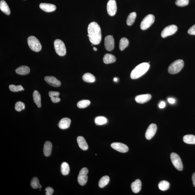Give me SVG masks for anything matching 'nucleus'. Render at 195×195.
<instances>
[{"label":"nucleus","instance_id":"f257e3e1","mask_svg":"<svg viewBox=\"0 0 195 195\" xmlns=\"http://www.w3.org/2000/svg\"><path fill=\"white\" fill-rule=\"evenodd\" d=\"M88 36L92 44L98 45L102 39L101 31L100 26L97 22H93L89 25Z\"/></svg>","mask_w":195,"mask_h":195},{"label":"nucleus","instance_id":"f03ea898","mask_svg":"<svg viewBox=\"0 0 195 195\" xmlns=\"http://www.w3.org/2000/svg\"><path fill=\"white\" fill-rule=\"evenodd\" d=\"M150 68V64L147 63H143L137 65L130 74V78L136 79L140 78L147 72Z\"/></svg>","mask_w":195,"mask_h":195},{"label":"nucleus","instance_id":"7ed1b4c3","mask_svg":"<svg viewBox=\"0 0 195 195\" xmlns=\"http://www.w3.org/2000/svg\"><path fill=\"white\" fill-rule=\"evenodd\" d=\"M184 66L183 60H177L170 64L168 67V72L170 74H176L182 70Z\"/></svg>","mask_w":195,"mask_h":195},{"label":"nucleus","instance_id":"20e7f679","mask_svg":"<svg viewBox=\"0 0 195 195\" xmlns=\"http://www.w3.org/2000/svg\"><path fill=\"white\" fill-rule=\"evenodd\" d=\"M28 43L32 51L38 52L41 51L42 46L39 40L34 36H29L28 38Z\"/></svg>","mask_w":195,"mask_h":195},{"label":"nucleus","instance_id":"39448f33","mask_svg":"<svg viewBox=\"0 0 195 195\" xmlns=\"http://www.w3.org/2000/svg\"><path fill=\"white\" fill-rule=\"evenodd\" d=\"M54 46L56 53L60 56H64L66 54V48L65 44L61 40L57 39L54 42Z\"/></svg>","mask_w":195,"mask_h":195},{"label":"nucleus","instance_id":"423d86ee","mask_svg":"<svg viewBox=\"0 0 195 195\" xmlns=\"http://www.w3.org/2000/svg\"><path fill=\"white\" fill-rule=\"evenodd\" d=\"M155 21L154 15L149 14L146 16L141 23L140 27L142 30H145L152 25Z\"/></svg>","mask_w":195,"mask_h":195},{"label":"nucleus","instance_id":"0eeeda50","mask_svg":"<svg viewBox=\"0 0 195 195\" xmlns=\"http://www.w3.org/2000/svg\"><path fill=\"white\" fill-rule=\"evenodd\" d=\"M170 159L175 168L179 171L183 170V165L180 156L176 153H172L170 154Z\"/></svg>","mask_w":195,"mask_h":195},{"label":"nucleus","instance_id":"6e6552de","mask_svg":"<svg viewBox=\"0 0 195 195\" xmlns=\"http://www.w3.org/2000/svg\"><path fill=\"white\" fill-rule=\"evenodd\" d=\"M88 172V169L86 167L83 168L80 171L77 178L78 182L80 185L83 186L86 183L88 179L87 174Z\"/></svg>","mask_w":195,"mask_h":195},{"label":"nucleus","instance_id":"1a4fd4ad","mask_svg":"<svg viewBox=\"0 0 195 195\" xmlns=\"http://www.w3.org/2000/svg\"><path fill=\"white\" fill-rule=\"evenodd\" d=\"M177 30V26L175 25H171L164 28L161 33L162 37L164 38L168 36L172 35L175 33Z\"/></svg>","mask_w":195,"mask_h":195},{"label":"nucleus","instance_id":"9d476101","mask_svg":"<svg viewBox=\"0 0 195 195\" xmlns=\"http://www.w3.org/2000/svg\"><path fill=\"white\" fill-rule=\"evenodd\" d=\"M107 9L108 13L110 16H114L116 14L117 8L115 0H109L107 3Z\"/></svg>","mask_w":195,"mask_h":195},{"label":"nucleus","instance_id":"9b49d317","mask_svg":"<svg viewBox=\"0 0 195 195\" xmlns=\"http://www.w3.org/2000/svg\"><path fill=\"white\" fill-rule=\"evenodd\" d=\"M104 46L107 51H111L114 49L115 42L114 38L112 36L109 35L106 36L104 39Z\"/></svg>","mask_w":195,"mask_h":195},{"label":"nucleus","instance_id":"f8f14e48","mask_svg":"<svg viewBox=\"0 0 195 195\" xmlns=\"http://www.w3.org/2000/svg\"><path fill=\"white\" fill-rule=\"evenodd\" d=\"M157 129V126L155 124L150 125L146 132V138L148 140H151L156 134Z\"/></svg>","mask_w":195,"mask_h":195},{"label":"nucleus","instance_id":"ddd939ff","mask_svg":"<svg viewBox=\"0 0 195 195\" xmlns=\"http://www.w3.org/2000/svg\"><path fill=\"white\" fill-rule=\"evenodd\" d=\"M111 146L113 149L121 153H126L129 150L128 146L121 143H113L111 144Z\"/></svg>","mask_w":195,"mask_h":195},{"label":"nucleus","instance_id":"4468645a","mask_svg":"<svg viewBox=\"0 0 195 195\" xmlns=\"http://www.w3.org/2000/svg\"><path fill=\"white\" fill-rule=\"evenodd\" d=\"M45 81L51 86L55 87H58L60 86L61 83L54 77L52 76H47L45 77Z\"/></svg>","mask_w":195,"mask_h":195},{"label":"nucleus","instance_id":"2eb2a0df","mask_svg":"<svg viewBox=\"0 0 195 195\" xmlns=\"http://www.w3.org/2000/svg\"><path fill=\"white\" fill-rule=\"evenodd\" d=\"M39 7L42 10L46 13H51L57 9L55 5L49 3H41L39 5Z\"/></svg>","mask_w":195,"mask_h":195},{"label":"nucleus","instance_id":"dca6fc26","mask_svg":"<svg viewBox=\"0 0 195 195\" xmlns=\"http://www.w3.org/2000/svg\"><path fill=\"white\" fill-rule=\"evenodd\" d=\"M151 95L150 94H145L137 96L135 97V101L137 103L143 104L148 102L151 98Z\"/></svg>","mask_w":195,"mask_h":195},{"label":"nucleus","instance_id":"f3484780","mask_svg":"<svg viewBox=\"0 0 195 195\" xmlns=\"http://www.w3.org/2000/svg\"><path fill=\"white\" fill-rule=\"evenodd\" d=\"M71 123V119L68 118H65L61 120L57 125L61 129L65 130L70 127Z\"/></svg>","mask_w":195,"mask_h":195},{"label":"nucleus","instance_id":"a211bd4d","mask_svg":"<svg viewBox=\"0 0 195 195\" xmlns=\"http://www.w3.org/2000/svg\"><path fill=\"white\" fill-rule=\"evenodd\" d=\"M142 184L140 180L137 179L135 182L132 183L131 185L132 191L134 193H138L141 189Z\"/></svg>","mask_w":195,"mask_h":195},{"label":"nucleus","instance_id":"6ab92c4d","mask_svg":"<svg viewBox=\"0 0 195 195\" xmlns=\"http://www.w3.org/2000/svg\"><path fill=\"white\" fill-rule=\"evenodd\" d=\"M30 72V69L26 65H22L17 68L16 70V72L17 74L22 75H25L28 74Z\"/></svg>","mask_w":195,"mask_h":195},{"label":"nucleus","instance_id":"aec40b11","mask_svg":"<svg viewBox=\"0 0 195 195\" xmlns=\"http://www.w3.org/2000/svg\"><path fill=\"white\" fill-rule=\"evenodd\" d=\"M52 149V144L51 142L49 141H47L45 143L43 147V153L45 156L47 157L49 156L51 154Z\"/></svg>","mask_w":195,"mask_h":195},{"label":"nucleus","instance_id":"412c9836","mask_svg":"<svg viewBox=\"0 0 195 195\" xmlns=\"http://www.w3.org/2000/svg\"><path fill=\"white\" fill-rule=\"evenodd\" d=\"M77 142L79 147L83 150H86L88 148V146L84 137L79 136L77 137Z\"/></svg>","mask_w":195,"mask_h":195},{"label":"nucleus","instance_id":"4be33fe9","mask_svg":"<svg viewBox=\"0 0 195 195\" xmlns=\"http://www.w3.org/2000/svg\"><path fill=\"white\" fill-rule=\"evenodd\" d=\"M49 96L52 102L54 103H57L60 102V99L59 98L60 93L58 92L50 91L48 93Z\"/></svg>","mask_w":195,"mask_h":195},{"label":"nucleus","instance_id":"5701e85b","mask_svg":"<svg viewBox=\"0 0 195 195\" xmlns=\"http://www.w3.org/2000/svg\"><path fill=\"white\" fill-rule=\"evenodd\" d=\"M103 61L104 63L108 64L116 62V58L114 55L110 54H106L104 55Z\"/></svg>","mask_w":195,"mask_h":195},{"label":"nucleus","instance_id":"b1692460","mask_svg":"<svg viewBox=\"0 0 195 195\" xmlns=\"http://www.w3.org/2000/svg\"><path fill=\"white\" fill-rule=\"evenodd\" d=\"M33 99L34 101L38 108L41 107V96L37 90H35L33 93Z\"/></svg>","mask_w":195,"mask_h":195},{"label":"nucleus","instance_id":"393cba45","mask_svg":"<svg viewBox=\"0 0 195 195\" xmlns=\"http://www.w3.org/2000/svg\"><path fill=\"white\" fill-rule=\"evenodd\" d=\"M0 9L1 11L7 15H10L11 13L9 7L4 1L2 0L0 1Z\"/></svg>","mask_w":195,"mask_h":195},{"label":"nucleus","instance_id":"a878e982","mask_svg":"<svg viewBox=\"0 0 195 195\" xmlns=\"http://www.w3.org/2000/svg\"><path fill=\"white\" fill-rule=\"evenodd\" d=\"M83 79L84 81L88 83H93L95 82V76L89 73H86L83 75Z\"/></svg>","mask_w":195,"mask_h":195},{"label":"nucleus","instance_id":"bb28decb","mask_svg":"<svg viewBox=\"0 0 195 195\" xmlns=\"http://www.w3.org/2000/svg\"><path fill=\"white\" fill-rule=\"evenodd\" d=\"M183 140L186 144H195V136L194 135H185Z\"/></svg>","mask_w":195,"mask_h":195},{"label":"nucleus","instance_id":"cd10ccee","mask_svg":"<svg viewBox=\"0 0 195 195\" xmlns=\"http://www.w3.org/2000/svg\"><path fill=\"white\" fill-rule=\"evenodd\" d=\"M70 170V168L68 164L65 162L63 163L61 166V171L62 175L65 176L68 174Z\"/></svg>","mask_w":195,"mask_h":195},{"label":"nucleus","instance_id":"c85d7f7f","mask_svg":"<svg viewBox=\"0 0 195 195\" xmlns=\"http://www.w3.org/2000/svg\"><path fill=\"white\" fill-rule=\"evenodd\" d=\"M136 16V13L135 12H133V13H130L127 17V24L129 26H131L133 25L135 22Z\"/></svg>","mask_w":195,"mask_h":195},{"label":"nucleus","instance_id":"c756f323","mask_svg":"<svg viewBox=\"0 0 195 195\" xmlns=\"http://www.w3.org/2000/svg\"><path fill=\"white\" fill-rule=\"evenodd\" d=\"M109 181V178L107 176H105L100 179L99 182V186L100 188H103L108 184Z\"/></svg>","mask_w":195,"mask_h":195},{"label":"nucleus","instance_id":"7c9ffc66","mask_svg":"<svg viewBox=\"0 0 195 195\" xmlns=\"http://www.w3.org/2000/svg\"><path fill=\"white\" fill-rule=\"evenodd\" d=\"M31 185L32 188L36 189H40L42 186L39 184V181L38 179L36 177H34L31 181Z\"/></svg>","mask_w":195,"mask_h":195},{"label":"nucleus","instance_id":"2f4dec72","mask_svg":"<svg viewBox=\"0 0 195 195\" xmlns=\"http://www.w3.org/2000/svg\"><path fill=\"white\" fill-rule=\"evenodd\" d=\"M129 42L127 38L123 37L121 38L120 41L119 48L121 51H123L128 46Z\"/></svg>","mask_w":195,"mask_h":195},{"label":"nucleus","instance_id":"473e14b6","mask_svg":"<svg viewBox=\"0 0 195 195\" xmlns=\"http://www.w3.org/2000/svg\"><path fill=\"white\" fill-rule=\"evenodd\" d=\"M170 186L169 183L165 180L161 181L158 184V187H159V189L162 191L167 190L170 187Z\"/></svg>","mask_w":195,"mask_h":195},{"label":"nucleus","instance_id":"72a5a7b5","mask_svg":"<svg viewBox=\"0 0 195 195\" xmlns=\"http://www.w3.org/2000/svg\"><path fill=\"white\" fill-rule=\"evenodd\" d=\"M107 122V119L103 116L97 117L95 119V124L98 125H103Z\"/></svg>","mask_w":195,"mask_h":195},{"label":"nucleus","instance_id":"f704fd0d","mask_svg":"<svg viewBox=\"0 0 195 195\" xmlns=\"http://www.w3.org/2000/svg\"><path fill=\"white\" fill-rule=\"evenodd\" d=\"M90 102L88 100H83L78 102L77 106L79 108H85L90 105Z\"/></svg>","mask_w":195,"mask_h":195},{"label":"nucleus","instance_id":"c9c22d12","mask_svg":"<svg viewBox=\"0 0 195 195\" xmlns=\"http://www.w3.org/2000/svg\"><path fill=\"white\" fill-rule=\"evenodd\" d=\"M9 89L11 91L14 92L22 91L24 90L23 87L21 85L16 86L14 85H11L9 86Z\"/></svg>","mask_w":195,"mask_h":195},{"label":"nucleus","instance_id":"e433bc0d","mask_svg":"<svg viewBox=\"0 0 195 195\" xmlns=\"http://www.w3.org/2000/svg\"><path fill=\"white\" fill-rule=\"evenodd\" d=\"M25 109V104L24 103L21 101L17 102L15 105V110L18 112H20Z\"/></svg>","mask_w":195,"mask_h":195},{"label":"nucleus","instance_id":"4c0bfd02","mask_svg":"<svg viewBox=\"0 0 195 195\" xmlns=\"http://www.w3.org/2000/svg\"><path fill=\"white\" fill-rule=\"evenodd\" d=\"M189 2V0H176L175 3L178 6L184 7L187 6Z\"/></svg>","mask_w":195,"mask_h":195},{"label":"nucleus","instance_id":"58836bf2","mask_svg":"<svg viewBox=\"0 0 195 195\" xmlns=\"http://www.w3.org/2000/svg\"><path fill=\"white\" fill-rule=\"evenodd\" d=\"M45 191H46V195H52L54 192V189L51 187H47Z\"/></svg>","mask_w":195,"mask_h":195},{"label":"nucleus","instance_id":"ea45409f","mask_svg":"<svg viewBox=\"0 0 195 195\" xmlns=\"http://www.w3.org/2000/svg\"><path fill=\"white\" fill-rule=\"evenodd\" d=\"M188 32L190 34L195 35V24L190 28Z\"/></svg>","mask_w":195,"mask_h":195},{"label":"nucleus","instance_id":"a19ab883","mask_svg":"<svg viewBox=\"0 0 195 195\" xmlns=\"http://www.w3.org/2000/svg\"><path fill=\"white\" fill-rule=\"evenodd\" d=\"M165 103L164 102L162 101L160 103L159 105V107L160 109H163L165 107Z\"/></svg>","mask_w":195,"mask_h":195},{"label":"nucleus","instance_id":"79ce46f5","mask_svg":"<svg viewBox=\"0 0 195 195\" xmlns=\"http://www.w3.org/2000/svg\"><path fill=\"white\" fill-rule=\"evenodd\" d=\"M168 101L170 104H174L175 102V100L173 98H169L168 99Z\"/></svg>","mask_w":195,"mask_h":195},{"label":"nucleus","instance_id":"37998d69","mask_svg":"<svg viewBox=\"0 0 195 195\" xmlns=\"http://www.w3.org/2000/svg\"><path fill=\"white\" fill-rule=\"evenodd\" d=\"M192 179L193 185H194V187H195V172L193 174Z\"/></svg>","mask_w":195,"mask_h":195},{"label":"nucleus","instance_id":"c03bdc74","mask_svg":"<svg viewBox=\"0 0 195 195\" xmlns=\"http://www.w3.org/2000/svg\"><path fill=\"white\" fill-rule=\"evenodd\" d=\"M114 82H117L118 81V78H117L116 77L114 78Z\"/></svg>","mask_w":195,"mask_h":195},{"label":"nucleus","instance_id":"a18cd8bd","mask_svg":"<svg viewBox=\"0 0 195 195\" xmlns=\"http://www.w3.org/2000/svg\"><path fill=\"white\" fill-rule=\"evenodd\" d=\"M93 49L94 50H95V51H96L97 50V48H95V47H94L93 48Z\"/></svg>","mask_w":195,"mask_h":195}]
</instances>
